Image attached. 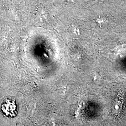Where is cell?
<instances>
[{
	"label": "cell",
	"mask_w": 126,
	"mask_h": 126,
	"mask_svg": "<svg viewBox=\"0 0 126 126\" xmlns=\"http://www.w3.org/2000/svg\"><path fill=\"white\" fill-rule=\"evenodd\" d=\"M15 104L14 103V102H11L9 101V100H7V101L2 105V110L4 111V112H6L7 111L6 113L9 115V114H14V111H15L16 110V108H11V107L13 106Z\"/></svg>",
	"instance_id": "1"
},
{
	"label": "cell",
	"mask_w": 126,
	"mask_h": 126,
	"mask_svg": "<svg viewBox=\"0 0 126 126\" xmlns=\"http://www.w3.org/2000/svg\"><path fill=\"white\" fill-rule=\"evenodd\" d=\"M124 103V95L122 93H120L116 101V104L115 105V108L117 112H120L122 108L123 105Z\"/></svg>",
	"instance_id": "2"
}]
</instances>
